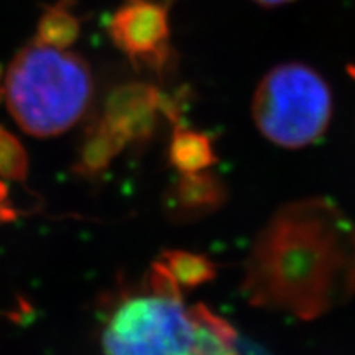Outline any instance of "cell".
<instances>
[{
    "label": "cell",
    "instance_id": "1",
    "mask_svg": "<svg viewBox=\"0 0 355 355\" xmlns=\"http://www.w3.org/2000/svg\"><path fill=\"white\" fill-rule=\"evenodd\" d=\"M242 291L257 308L324 316L355 291V224L327 199L285 204L252 243Z\"/></svg>",
    "mask_w": 355,
    "mask_h": 355
},
{
    "label": "cell",
    "instance_id": "2",
    "mask_svg": "<svg viewBox=\"0 0 355 355\" xmlns=\"http://www.w3.org/2000/svg\"><path fill=\"white\" fill-rule=\"evenodd\" d=\"M94 94L89 64L66 50L28 43L3 79V97L15 122L33 137L60 135L84 117Z\"/></svg>",
    "mask_w": 355,
    "mask_h": 355
},
{
    "label": "cell",
    "instance_id": "3",
    "mask_svg": "<svg viewBox=\"0 0 355 355\" xmlns=\"http://www.w3.org/2000/svg\"><path fill=\"white\" fill-rule=\"evenodd\" d=\"M252 115L259 130L275 145L303 148L329 125L331 89L309 66L279 64L257 87Z\"/></svg>",
    "mask_w": 355,
    "mask_h": 355
},
{
    "label": "cell",
    "instance_id": "4",
    "mask_svg": "<svg viewBox=\"0 0 355 355\" xmlns=\"http://www.w3.org/2000/svg\"><path fill=\"white\" fill-rule=\"evenodd\" d=\"M193 319L181 293L148 282L115 306L102 332L105 355H193Z\"/></svg>",
    "mask_w": 355,
    "mask_h": 355
},
{
    "label": "cell",
    "instance_id": "5",
    "mask_svg": "<svg viewBox=\"0 0 355 355\" xmlns=\"http://www.w3.org/2000/svg\"><path fill=\"white\" fill-rule=\"evenodd\" d=\"M115 46L135 64L162 71L171 60L170 13L158 0H125L107 21Z\"/></svg>",
    "mask_w": 355,
    "mask_h": 355
},
{
    "label": "cell",
    "instance_id": "6",
    "mask_svg": "<svg viewBox=\"0 0 355 355\" xmlns=\"http://www.w3.org/2000/svg\"><path fill=\"white\" fill-rule=\"evenodd\" d=\"M162 115L178 122V105L171 97L152 84L132 83L110 92L101 117L128 145L152 139Z\"/></svg>",
    "mask_w": 355,
    "mask_h": 355
},
{
    "label": "cell",
    "instance_id": "7",
    "mask_svg": "<svg viewBox=\"0 0 355 355\" xmlns=\"http://www.w3.org/2000/svg\"><path fill=\"white\" fill-rule=\"evenodd\" d=\"M225 199V184L212 173H181L168 191L165 209L171 220L194 222L219 211Z\"/></svg>",
    "mask_w": 355,
    "mask_h": 355
},
{
    "label": "cell",
    "instance_id": "8",
    "mask_svg": "<svg viewBox=\"0 0 355 355\" xmlns=\"http://www.w3.org/2000/svg\"><path fill=\"white\" fill-rule=\"evenodd\" d=\"M125 146L127 141L102 121V117L96 119L89 123L79 145L74 171L86 178L99 176L107 170Z\"/></svg>",
    "mask_w": 355,
    "mask_h": 355
},
{
    "label": "cell",
    "instance_id": "9",
    "mask_svg": "<svg viewBox=\"0 0 355 355\" xmlns=\"http://www.w3.org/2000/svg\"><path fill=\"white\" fill-rule=\"evenodd\" d=\"M191 311L193 319V355H239L237 332L230 324L204 304Z\"/></svg>",
    "mask_w": 355,
    "mask_h": 355
},
{
    "label": "cell",
    "instance_id": "10",
    "mask_svg": "<svg viewBox=\"0 0 355 355\" xmlns=\"http://www.w3.org/2000/svg\"><path fill=\"white\" fill-rule=\"evenodd\" d=\"M168 158L171 166L180 173L204 171L217 163L211 137L207 133L191 130L178 122L173 130Z\"/></svg>",
    "mask_w": 355,
    "mask_h": 355
},
{
    "label": "cell",
    "instance_id": "11",
    "mask_svg": "<svg viewBox=\"0 0 355 355\" xmlns=\"http://www.w3.org/2000/svg\"><path fill=\"white\" fill-rule=\"evenodd\" d=\"M153 266L162 270L181 293L184 290H194L214 279L217 275L214 261L201 254L186 250L163 252Z\"/></svg>",
    "mask_w": 355,
    "mask_h": 355
},
{
    "label": "cell",
    "instance_id": "12",
    "mask_svg": "<svg viewBox=\"0 0 355 355\" xmlns=\"http://www.w3.org/2000/svg\"><path fill=\"white\" fill-rule=\"evenodd\" d=\"M74 0H58L42 13L35 42L66 50L81 33V19L74 12Z\"/></svg>",
    "mask_w": 355,
    "mask_h": 355
},
{
    "label": "cell",
    "instance_id": "13",
    "mask_svg": "<svg viewBox=\"0 0 355 355\" xmlns=\"http://www.w3.org/2000/svg\"><path fill=\"white\" fill-rule=\"evenodd\" d=\"M28 175V155L21 141L0 125V176L8 181H24Z\"/></svg>",
    "mask_w": 355,
    "mask_h": 355
},
{
    "label": "cell",
    "instance_id": "14",
    "mask_svg": "<svg viewBox=\"0 0 355 355\" xmlns=\"http://www.w3.org/2000/svg\"><path fill=\"white\" fill-rule=\"evenodd\" d=\"M257 2L263 3V6H279V3L290 2V0H257Z\"/></svg>",
    "mask_w": 355,
    "mask_h": 355
},
{
    "label": "cell",
    "instance_id": "15",
    "mask_svg": "<svg viewBox=\"0 0 355 355\" xmlns=\"http://www.w3.org/2000/svg\"><path fill=\"white\" fill-rule=\"evenodd\" d=\"M349 73H350V76H352V78L355 79V66H350V68H349Z\"/></svg>",
    "mask_w": 355,
    "mask_h": 355
},
{
    "label": "cell",
    "instance_id": "16",
    "mask_svg": "<svg viewBox=\"0 0 355 355\" xmlns=\"http://www.w3.org/2000/svg\"><path fill=\"white\" fill-rule=\"evenodd\" d=\"M2 96H3V84L0 81V99H2Z\"/></svg>",
    "mask_w": 355,
    "mask_h": 355
}]
</instances>
